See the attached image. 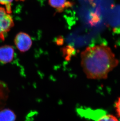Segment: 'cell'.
<instances>
[{
	"label": "cell",
	"instance_id": "1",
	"mask_svg": "<svg viewBox=\"0 0 120 121\" xmlns=\"http://www.w3.org/2000/svg\"><path fill=\"white\" fill-rule=\"evenodd\" d=\"M81 57L83 70L89 79H105L119 64L111 49L103 44L87 47Z\"/></svg>",
	"mask_w": 120,
	"mask_h": 121
},
{
	"label": "cell",
	"instance_id": "2",
	"mask_svg": "<svg viewBox=\"0 0 120 121\" xmlns=\"http://www.w3.org/2000/svg\"><path fill=\"white\" fill-rule=\"evenodd\" d=\"M14 23L12 17L7 13L6 9L0 7V39L5 40L6 34L14 26Z\"/></svg>",
	"mask_w": 120,
	"mask_h": 121
},
{
	"label": "cell",
	"instance_id": "3",
	"mask_svg": "<svg viewBox=\"0 0 120 121\" xmlns=\"http://www.w3.org/2000/svg\"><path fill=\"white\" fill-rule=\"evenodd\" d=\"M15 45L21 52H25L30 49L32 40L29 35L24 32H20L16 35L14 40Z\"/></svg>",
	"mask_w": 120,
	"mask_h": 121
},
{
	"label": "cell",
	"instance_id": "4",
	"mask_svg": "<svg viewBox=\"0 0 120 121\" xmlns=\"http://www.w3.org/2000/svg\"><path fill=\"white\" fill-rule=\"evenodd\" d=\"M14 49L12 46L5 45L0 47V62L3 64L10 63L13 60Z\"/></svg>",
	"mask_w": 120,
	"mask_h": 121
},
{
	"label": "cell",
	"instance_id": "5",
	"mask_svg": "<svg viewBox=\"0 0 120 121\" xmlns=\"http://www.w3.org/2000/svg\"><path fill=\"white\" fill-rule=\"evenodd\" d=\"M48 3L50 6L59 12L72 7L73 5L72 2L67 0H48Z\"/></svg>",
	"mask_w": 120,
	"mask_h": 121
},
{
	"label": "cell",
	"instance_id": "6",
	"mask_svg": "<svg viewBox=\"0 0 120 121\" xmlns=\"http://www.w3.org/2000/svg\"><path fill=\"white\" fill-rule=\"evenodd\" d=\"M16 115L15 112L9 109L0 111V121H15Z\"/></svg>",
	"mask_w": 120,
	"mask_h": 121
},
{
	"label": "cell",
	"instance_id": "7",
	"mask_svg": "<svg viewBox=\"0 0 120 121\" xmlns=\"http://www.w3.org/2000/svg\"><path fill=\"white\" fill-rule=\"evenodd\" d=\"M8 87L3 82H0V108H2L6 103L8 96Z\"/></svg>",
	"mask_w": 120,
	"mask_h": 121
},
{
	"label": "cell",
	"instance_id": "8",
	"mask_svg": "<svg viewBox=\"0 0 120 121\" xmlns=\"http://www.w3.org/2000/svg\"><path fill=\"white\" fill-rule=\"evenodd\" d=\"M13 0H0V4L6 6V10L8 13H12L11 4Z\"/></svg>",
	"mask_w": 120,
	"mask_h": 121
},
{
	"label": "cell",
	"instance_id": "9",
	"mask_svg": "<svg viewBox=\"0 0 120 121\" xmlns=\"http://www.w3.org/2000/svg\"><path fill=\"white\" fill-rule=\"evenodd\" d=\"M98 121H119L116 117L112 115L103 116L99 119Z\"/></svg>",
	"mask_w": 120,
	"mask_h": 121
},
{
	"label": "cell",
	"instance_id": "10",
	"mask_svg": "<svg viewBox=\"0 0 120 121\" xmlns=\"http://www.w3.org/2000/svg\"><path fill=\"white\" fill-rule=\"evenodd\" d=\"M116 107L117 114L120 117V97L116 103Z\"/></svg>",
	"mask_w": 120,
	"mask_h": 121
}]
</instances>
